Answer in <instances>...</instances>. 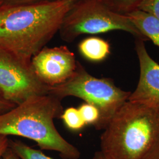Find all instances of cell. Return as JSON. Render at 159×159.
<instances>
[{
	"mask_svg": "<svg viewBox=\"0 0 159 159\" xmlns=\"http://www.w3.org/2000/svg\"><path fill=\"white\" fill-rule=\"evenodd\" d=\"M66 125L71 130L77 131L82 129L85 125L79 108L69 107L64 110L61 117Z\"/></svg>",
	"mask_w": 159,
	"mask_h": 159,
	"instance_id": "4fadbf2b",
	"label": "cell"
},
{
	"mask_svg": "<svg viewBox=\"0 0 159 159\" xmlns=\"http://www.w3.org/2000/svg\"><path fill=\"white\" fill-rule=\"evenodd\" d=\"M138 10L151 14L159 20V0H143Z\"/></svg>",
	"mask_w": 159,
	"mask_h": 159,
	"instance_id": "9a60e30c",
	"label": "cell"
},
{
	"mask_svg": "<svg viewBox=\"0 0 159 159\" xmlns=\"http://www.w3.org/2000/svg\"><path fill=\"white\" fill-rule=\"evenodd\" d=\"M159 136V112L127 100L100 137V152L108 159H143Z\"/></svg>",
	"mask_w": 159,
	"mask_h": 159,
	"instance_id": "3957f363",
	"label": "cell"
},
{
	"mask_svg": "<svg viewBox=\"0 0 159 159\" xmlns=\"http://www.w3.org/2000/svg\"><path fill=\"white\" fill-rule=\"evenodd\" d=\"M2 5V0H0V7Z\"/></svg>",
	"mask_w": 159,
	"mask_h": 159,
	"instance_id": "7402d4cb",
	"label": "cell"
},
{
	"mask_svg": "<svg viewBox=\"0 0 159 159\" xmlns=\"http://www.w3.org/2000/svg\"><path fill=\"white\" fill-rule=\"evenodd\" d=\"M9 139L8 136L0 135V159L2 155L8 148Z\"/></svg>",
	"mask_w": 159,
	"mask_h": 159,
	"instance_id": "d6986e66",
	"label": "cell"
},
{
	"mask_svg": "<svg viewBox=\"0 0 159 159\" xmlns=\"http://www.w3.org/2000/svg\"><path fill=\"white\" fill-rule=\"evenodd\" d=\"M74 52L66 46L44 47L32 58L34 72L43 83L50 87L69 79L77 67Z\"/></svg>",
	"mask_w": 159,
	"mask_h": 159,
	"instance_id": "52a82bcc",
	"label": "cell"
},
{
	"mask_svg": "<svg viewBox=\"0 0 159 159\" xmlns=\"http://www.w3.org/2000/svg\"><path fill=\"white\" fill-rule=\"evenodd\" d=\"M143 159H159V136Z\"/></svg>",
	"mask_w": 159,
	"mask_h": 159,
	"instance_id": "e0dca14e",
	"label": "cell"
},
{
	"mask_svg": "<svg viewBox=\"0 0 159 159\" xmlns=\"http://www.w3.org/2000/svg\"><path fill=\"white\" fill-rule=\"evenodd\" d=\"M64 112L61 100L51 94L35 96L0 113V135L23 137L37 143L40 149L54 151L63 159H79L80 152L63 137L54 120Z\"/></svg>",
	"mask_w": 159,
	"mask_h": 159,
	"instance_id": "7a4b0ae2",
	"label": "cell"
},
{
	"mask_svg": "<svg viewBox=\"0 0 159 159\" xmlns=\"http://www.w3.org/2000/svg\"><path fill=\"white\" fill-rule=\"evenodd\" d=\"M79 110L86 125L94 126L96 125L100 118V113L95 106L85 102L80 107Z\"/></svg>",
	"mask_w": 159,
	"mask_h": 159,
	"instance_id": "5bb4252c",
	"label": "cell"
},
{
	"mask_svg": "<svg viewBox=\"0 0 159 159\" xmlns=\"http://www.w3.org/2000/svg\"><path fill=\"white\" fill-rule=\"evenodd\" d=\"M49 85L43 83L27 62L0 47V95L19 105L35 96L48 94Z\"/></svg>",
	"mask_w": 159,
	"mask_h": 159,
	"instance_id": "8992f818",
	"label": "cell"
},
{
	"mask_svg": "<svg viewBox=\"0 0 159 159\" xmlns=\"http://www.w3.org/2000/svg\"><path fill=\"white\" fill-rule=\"evenodd\" d=\"M144 41L135 39V50L140 77L135 90L128 100L153 108L159 112V64L148 53Z\"/></svg>",
	"mask_w": 159,
	"mask_h": 159,
	"instance_id": "ba28073f",
	"label": "cell"
},
{
	"mask_svg": "<svg viewBox=\"0 0 159 159\" xmlns=\"http://www.w3.org/2000/svg\"><path fill=\"white\" fill-rule=\"evenodd\" d=\"M78 47L80 54L93 62L102 61L110 54V45L108 41L97 37L82 40Z\"/></svg>",
	"mask_w": 159,
	"mask_h": 159,
	"instance_id": "30bf717a",
	"label": "cell"
},
{
	"mask_svg": "<svg viewBox=\"0 0 159 159\" xmlns=\"http://www.w3.org/2000/svg\"><path fill=\"white\" fill-rule=\"evenodd\" d=\"M55 0H2V6H25L50 2Z\"/></svg>",
	"mask_w": 159,
	"mask_h": 159,
	"instance_id": "2e32d148",
	"label": "cell"
},
{
	"mask_svg": "<svg viewBox=\"0 0 159 159\" xmlns=\"http://www.w3.org/2000/svg\"><path fill=\"white\" fill-rule=\"evenodd\" d=\"M92 159H107L100 151L96 152L94 154V156Z\"/></svg>",
	"mask_w": 159,
	"mask_h": 159,
	"instance_id": "44dd1931",
	"label": "cell"
},
{
	"mask_svg": "<svg viewBox=\"0 0 159 159\" xmlns=\"http://www.w3.org/2000/svg\"><path fill=\"white\" fill-rule=\"evenodd\" d=\"M48 94L61 100L66 97H75L95 106L100 118L94 127L97 130H104L117 111L128 100L131 92L117 87L111 79L92 75L77 61L72 76L61 84L50 87Z\"/></svg>",
	"mask_w": 159,
	"mask_h": 159,
	"instance_id": "277c9868",
	"label": "cell"
},
{
	"mask_svg": "<svg viewBox=\"0 0 159 159\" xmlns=\"http://www.w3.org/2000/svg\"><path fill=\"white\" fill-rule=\"evenodd\" d=\"M71 1H73V2H77V1H79L80 0H71Z\"/></svg>",
	"mask_w": 159,
	"mask_h": 159,
	"instance_id": "603a6c76",
	"label": "cell"
},
{
	"mask_svg": "<svg viewBox=\"0 0 159 159\" xmlns=\"http://www.w3.org/2000/svg\"><path fill=\"white\" fill-rule=\"evenodd\" d=\"M120 30L135 39H148L127 15L112 11L102 0H80L73 3L63 19L59 34L61 39L72 43L83 34H97Z\"/></svg>",
	"mask_w": 159,
	"mask_h": 159,
	"instance_id": "5b68a950",
	"label": "cell"
},
{
	"mask_svg": "<svg viewBox=\"0 0 159 159\" xmlns=\"http://www.w3.org/2000/svg\"><path fill=\"white\" fill-rule=\"evenodd\" d=\"M16 106L14 104L7 101L0 95V113L9 111Z\"/></svg>",
	"mask_w": 159,
	"mask_h": 159,
	"instance_id": "ac0fdd59",
	"label": "cell"
},
{
	"mask_svg": "<svg viewBox=\"0 0 159 159\" xmlns=\"http://www.w3.org/2000/svg\"><path fill=\"white\" fill-rule=\"evenodd\" d=\"M103 2L112 11L126 15L138 10L143 0H102Z\"/></svg>",
	"mask_w": 159,
	"mask_h": 159,
	"instance_id": "7c38bea8",
	"label": "cell"
},
{
	"mask_svg": "<svg viewBox=\"0 0 159 159\" xmlns=\"http://www.w3.org/2000/svg\"><path fill=\"white\" fill-rule=\"evenodd\" d=\"M73 3L71 0H55L25 6H1L0 47L31 62L58 33Z\"/></svg>",
	"mask_w": 159,
	"mask_h": 159,
	"instance_id": "6da1fadb",
	"label": "cell"
},
{
	"mask_svg": "<svg viewBox=\"0 0 159 159\" xmlns=\"http://www.w3.org/2000/svg\"><path fill=\"white\" fill-rule=\"evenodd\" d=\"M148 40L159 47V20L151 14L136 10L126 14Z\"/></svg>",
	"mask_w": 159,
	"mask_h": 159,
	"instance_id": "9c48e42d",
	"label": "cell"
},
{
	"mask_svg": "<svg viewBox=\"0 0 159 159\" xmlns=\"http://www.w3.org/2000/svg\"><path fill=\"white\" fill-rule=\"evenodd\" d=\"M0 159H21L17 154L15 153L10 148H8L5 151V152L2 155Z\"/></svg>",
	"mask_w": 159,
	"mask_h": 159,
	"instance_id": "ffe728a7",
	"label": "cell"
},
{
	"mask_svg": "<svg viewBox=\"0 0 159 159\" xmlns=\"http://www.w3.org/2000/svg\"><path fill=\"white\" fill-rule=\"evenodd\" d=\"M8 147L21 159H54L18 140L9 139Z\"/></svg>",
	"mask_w": 159,
	"mask_h": 159,
	"instance_id": "8fae6325",
	"label": "cell"
}]
</instances>
